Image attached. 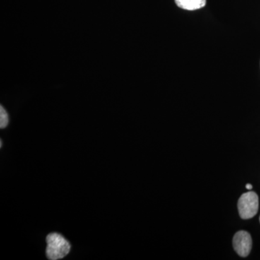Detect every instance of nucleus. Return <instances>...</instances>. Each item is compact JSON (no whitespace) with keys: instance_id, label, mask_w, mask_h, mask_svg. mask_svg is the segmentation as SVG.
I'll return each mask as SVG.
<instances>
[{"instance_id":"1","label":"nucleus","mask_w":260,"mask_h":260,"mask_svg":"<svg viewBox=\"0 0 260 260\" xmlns=\"http://www.w3.org/2000/svg\"><path fill=\"white\" fill-rule=\"evenodd\" d=\"M46 254L48 259L57 260L62 259L69 254L71 245L61 234L52 233L47 237Z\"/></svg>"},{"instance_id":"2","label":"nucleus","mask_w":260,"mask_h":260,"mask_svg":"<svg viewBox=\"0 0 260 260\" xmlns=\"http://www.w3.org/2000/svg\"><path fill=\"white\" fill-rule=\"evenodd\" d=\"M238 210L242 219H249L255 216L259 210V198L254 191L244 193L238 202Z\"/></svg>"},{"instance_id":"3","label":"nucleus","mask_w":260,"mask_h":260,"mask_svg":"<svg viewBox=\"0 0 260 260\" xmlns=\"http://www.w3.org/2000/svg\"><path fill=\"white\" fill-rule=\"evenodd\" d=\"M234 250L239 256L246 257L250 253L252 247V239L250 234L245 231L238 232L233 239Z\"/></svg>"},{"instance_id":"4","label":"nucleus","mask_w":260,"mask_h":260,"mask_svg":"<svg viewBox=\"0 0 260 260\" xmlns=\"http://www.w3.org/2000/svg\"><path fill=\"white\" fill-rule=\"evenodd\" d=\"M179 8L186 10H196L203 8L206 5V0H175Z\"/></svg>"},{"instance_id":"5","label":"nucleus","mask_w":260,"mask_h":260,"mask_svg":"<svg viewBox=\"0 0 260 260\" xmlns=\"http://www.w3.org/2000/svg\"><path fill=\"white\" fill-rule=\"evenodd\" d=\"M9 123V116L3 106L0 107V128L4 129Z\"/></svg>"},{"instance_id":"6","label":"nucleus","mask_w":260,"mask_h":260,"mask_svg":"<svg viewBox=\"0 0 260 260\" xmlns=\"http://www.w3.org/2000/svg\"><path fill=\"white\" fill-rule=\"evenodd\" d=\"M246 189H249V190H250V189H252L253 186L250 184H247L246 185Z\"/></svg>"},{"instance_id":"7","label":"nucleus","mask_w":260,"mask_h":260,"mask_svg":"<svg viewBox=\"0 0 260 260\" xmlns=\"http://www.w3.org/2000/svg\"><path fill=\"white\" fill-rule=\"evenodd\" d=\"M259 222H260V217H259Z\"/></svg>"}]
</instances>
